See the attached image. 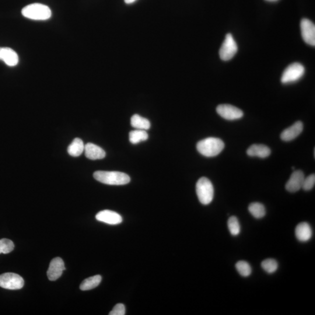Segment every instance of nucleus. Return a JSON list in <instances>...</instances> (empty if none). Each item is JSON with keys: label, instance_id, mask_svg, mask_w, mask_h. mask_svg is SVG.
<instances>
[{"label": "nucleus", "instance_id": "f8f14e48", "mask_svg": "<svg viewBox=\"0 0 315 315\" xmlns=\"http://www.w3.org/2000/svg\"><path fill=\"white\" fill-rule=\"evenodd\" d=\"M96 217L99 222L110 224V225H118L122 222V217L119 214L108 210H103L98 212Z\"/></svg>", "mask_w": 315, "mask_h": 315}, {"label": "nucleus", "instance_id": "20e7f679", "mask_svg": "<svg viewBox=\"0 0 315 315\" xmlns=\"http://www.w3.org/2000/svg\"><path fill=\"white\" fill-rule=\"evenodd\" d=\"M196 194L202 204L208 205L211 203L214 194L211 181L205 177L200 178L196 184Z\"/></svg>", "mask_w": 315, "mask_h": 315}, {"label": "nucleus", "instance_id": "f3484780", "mask_svg": "<svg viewBox=\"0 0 315 315\" xmlns=\"http://www.w3.org/2000/svg\"><path fill=\"white\" fill-rule=\"evenodd\" d=\"M271 154V150L268 146L264 144H253L247 150V154L250 156H257L265 158Z\"/></svg>", "mask_w": 315, "mask_h": 315}, {"label": "nucleus", "instance_id": "7ed1b4c3", "mask_svg": "<svg viewBox=\"0 0 315 315\" xmlns=\"http://www.w3.org/2000/svg\"><path fill=\"white\" fill-rule=\"evenodd\" d=\"M22 14L28 19L45 20L50 18L52 12L48 6L42 4L34 3L24 6L22 10Z\"/></svg>", "mask_w": 315, "mask_h": 315}, {"label": "nucleus", "instance_id": "dca6fc26", "mask_svg": "<svg viewBox=\"0 0 315 315\" xmlns=\"http://www.w3.org/2000/svg\"><path fill=\"white\" fill-rule=\"evenodd\" d=\"M295 232L298 240L303 242L310 240L312 236V230L307 222L299 224L296 227Z\"/></svg>", "mask_w": 315, "mask_h": 315}, {"label": "nucleus", "instance_id": "4468645a", "mask_svg": "<svg viewBox=\"0 0 315 315\" xmlns=\"http://www.w3.org/2000/svg\"><path fill=\"white\" fill-rule=\"evenodd\" d=\"M0 60L10 66H16L19 62L18 56L16 52L8 48H0Z\"/></svg>", "mask_w": 315, "mask_h": 315}, {"label": "nucleus", "instance_id": "423d86ee", "mask_svg": "<svg viewBox=\"0 0 315 315\" xmlns=\"http://www.w3.org/2000/svg\"><path fill=\"white\" fill-rule=\"evenodd\" d=\"M24 286L22 276L12 272H6L0 275V286L6 290H20Z\"/></svg>", "mask_w": 315, "mask_h": 315}, {"label": "nucleus", "instance_id": "4be33fe9", "mask_svg": "<svg viewBox=\"0 0 315 315\" xmlns=\"http://www.w3.org/2000/svg\"><path fill=\"white\" fill-rule=\"evenodd\" d=\"M248 212L254 218L260 219L266 215V208L260 202H252L248 206Z\"/></svg>", "mask_w": 315, "mask_h": 315}, {"label": "nucleus", "instance_id": "393cba45", "mask_svg": "<svg viewBox=\"0 0 315 315\" xmlns=\"http://www.w3.org/2000/svg\"><path fill=\"white\" fill-rule=\"evenodd\" d=\"M238 272L243 276H248L251 274L252 268L248 262L241 260L238 262L236 265Z\"/></svg>", "mask_w": 315, "mask_h": 315}, {"label": "nucleus", "instance_id": "5701e85b", "mask_svg": "<svg viewBox=\"0 0 315 315\" xmlns=\"http://www.w3.org/2000/svg\"><path fill=\"white\" fill-rule=\"evenodd\" d=\"M228 227L231 234L233 236H237L240 234V226L236 216H230L228 220Z\"/></svg>", "mask_w": 315, "mask_h": 315}, {"label": "nucleus", "instance_id": "9d476101", "mask_svg": "<svg viewBox=\"0 0 315 315\" xmlns=\"http://www.w3.org/2000/svg\"><path fill=\"white\" fill-rule=\"evenodd\" d=\"M64 262L60 258H56L51 261L47 272L48 278L50 281H56L60 278L65 270Z\"/></svg>", "mask_w": 315, "mask_h": 315}, {"label": "nucleus", "instance_id": "9b49d317", "mask_svg": "<svg viewBox=\"0 0 315 315\" xmlns=\"http://www.w3.org/2000/svg\"><path fill=\"white\" fill-rule=\"evenodd\" d=\"M304 178V174L302 170L294 171L286 184V190L290 192L300 190L302 187Z\"/></svg>", "mask_w": 315, "mask_h": 315}, {"label": "nucleus", "instance_id": "f257e3e1", "mask_svg": "<svg viewBox=\"0 0 315 315\" xmlns=\"http://www.w3.org/2000/svg\"><path fill=\"white\" fill-rule=\"evenodd\" d=\"M94 177L100 183L108 185H124L130 182L128 174L117 171H96Z\"/></svg>", "mask_w": 315, "mask_h": 315}, {"label": "nucleus", "instance_id": "412c9836", "mask_svg": "<svg viewBox=\"0 0 315 315\" xmlns=\"http://www.w3.org/2000/svg\"><path fill=\"white\" fill-rule=\"evenodd\" d=\"M148 138V134L146 130L136 129L129 133V141L132 144L146 141Z\"/></svg>", "mask_w": 315, "mask_h": 315}, {"label": "nucleus", "instance_id": "c85d7f7f", "mask_svg": "<svg viewBox=\"0 0 315 315\" xmlns=\"http://www.w3.org/2000/svg\"><path fill=\"white\" fill-rule=\"evenodd\" d=\"M124 2L128 4H130L134 3L136 2V0H124Z\"/></svg>", "mask_w": 315, "mask_h": 315}, {"label": "nucleus", "instance_id": "b1692460", "mask_svg": "<svg viewBox=\"0 0 315 315\" xmlns=\"http://www.w3.org/2000/svg\"><path fill=\"white\" fill-rule=\"evenodd\" d=\"M261 265L262 269L268 274H272V273L276 272L278 268V262L272 258L266 259L262 262Z\"/></svg>", "mask_w": 315, "mask_h": 315}, {"label": "nucleus", "instance_id": "2eb2a0df", "mask_svg": "<svg viewBox=\"0 0 315 315\" xmlns=\"http://www.w3.org/2000/svg\"><path fill=\"white\" fill-rule=\"evenodd\" d=\"M84 152L87 158L90 160H101L106 156V152L102 148L92 143H87L85 146Z\"/></svg>", "mask_w": 315, "mask_h": 315}, {"label": "nucleus", "instance_id": "aec40b11", "mask_svg": "<svg viewBox=\"0 0 315 315\" xmlns=\"http://www.w3.org/2000/svg\"><path fill=\"white\" fill-rule=\"evenodd\" d=\"M102 281V276L100 275H96L84 280L80 284V288L82 290H88L96 288L100 285Z\"/></svg>", "mask_w": 315, "mask_h": 315}, {"label": "nucleus", "instance_id": "a878e982", "mask_svg": "<svg viewBox=\"0 0 315 315\" xmlns=\"http://www.w3.org/2000/svg\"><path fill=\"white\" fill-rule=\"evenodd\" d=\"M14 248V244L13 242L4 238L0 240V254H8L12 252Z\"/></svg>", "mask_w": 315, "mask_h": 315}, {"label": "nucleus", "instance_id": "cd10ccee", "mask_svg": "<svg viewBox=\"0 0 315 315\" xmlns=\"http://www.w3.org/2000/svg\"><path fill=\"white\" fill-rule=\"evenodd\" d=\"M110 315H124L126 314L125 306L122 304H116L114 309L108 314Z\"/></svg>", "mask_w": 315, "mask_h": 315}, {"label": "nucleus", "instance_id": "39448f33", "mask_svg": "<svg viewBox=\"0 0 315 315\" xmlns=\"http://www.w3.org/2000/svg\"><path fill=\"white\" fill-rule=\"evenodd\" d=\"M304 68L299 62H294L287 66L284 71L281 78L282 84L295 82L302 78L304 75Z\"/></svg>", "mask_w": 315, "mask_h": 315}, {"label": "nucleus", "instance_id": "f03ea898", "mask_svg": "<svg viewBox=\"0 0 315 315\" xmlns=\"http://www.w3.org/2000/svg\"><path fill=\"white\" fill-rule=\"evenodd\" d=\"M225 144L222 140L209 138L201 140L197 144L196 148L200 154L206 157L218 156L224 148Z\"/></svg>", "mask_w": 315, "mask_h": 315}, {"label": "nucleus", "instance_id": "0eeeda50", "mask_svg": "<svg viewBox=\"0 0 315 315\" xmlns=\"http://www.w3.org/2000/svg\"><path fill=\"white\" fill-rule=\"evenodd\" d=\"M238 52V46L232 35L230 34L226 35L225 40L220 49V59L224 61H228L232 59Z\"/></svg>", "mask_w": 315, "mask_h": 315}, {"label": "nucleus", "instance_id": "bb28decb", "mask_svg": "<svg viewBox=\"0 0 315 315\" xmlns=\"http://www.w3.org/2000/svg\"><path fill=\"white\" fill-rule=\"evenodd\" d=\"M315 184V175L312 174L307 178H304L302 188L304 190L309 191L314 187Z\"/></svg>", "mask_w": 315, "mask_h": 315}, {"label": "nucleus", "instance_id": "c756f323", "mask_svg": "<svg viewBox=\"0 0 315 315\" xmlns=\"http://www.w3.org/2000/svg\"><path fill=\"white\" fill-rule=\"evenodd\" d=\"M266 1L269 2H275L278 1V0H266Z\"/></svg>", "mask_w": 315, "mask_h": 315}, {"label": "nucleus", "instance_id": "ddd939ff", "mask_svg": "<svg viewBox=\"0 0 315 315\" xmlns=\"http://www.w3.org/2000/svg\"><path fill=\"white\" fill-rule=\"evenodd\" d=\"M304 129V124L302 122L298 121L290 128L284 130L281 134V138L284 142H290L297 138Z\"/></svg>", "mask_w": 315, "mask_h": 315}, {"label": "nucleus", "instance_id": "6e6552de", "mask_svg": "<svg viewBox=\"0 0 315 315\" xmlns=\"http://www.w3.org/2000/svg\"><path fill=\"white\" fill-rule=\"evenodd\" d=\"M216 112L220 117L228 120H237L243 117V112L232 105L223 104L218 105Z\"/></svg>", "mask_w": 315, "mask_h": 315}, {"label": "nucleus", "instance_id": "a211bd4d", "mask_svg": "<svg viewBox=\"0 0 315 315\" xmlns=\"http://www.w3.org/2000/svg\"><path fill=\"white\" fill-rule=\"evenodd\" d=\"M85 145L82 139L76 138L73 140L68 148V152L70 156L74 157L79 156L84 152Z\"/></svg>", "mask_w": 315, "mask_h": 315}, {"label": "nucleus", "instance_id": "6ab92c4d", "mask_svg": "<svg viewBox=\"0 0 315 315\" xmlns=\"http://www.w3.org/2000/svg\"><path fill=\"white\" fill-rule=\"evenodd\" d=\"M131 125L132 128L138 130H146L150 127V124L148 119L142 118L138 114H134L131 118Z\"/></svg>", "mask_w": 315, "mask_h": 315}, {"label": "nucleus", "instance_id": "1a4fd4ad", "mask_svg": "<svg viewBox=\"0 0 315 315\" xmlns=\"http://www.w3.org/2000/svg\"><path fill=\"white\" fill-rule=\"evenodd\" d=\"M301 34L303 40L308 44L315 46V26L311 20L304 18L300 22Z\"/></svg>", "mask_w": 315, "mask_h": 315}]
</instances>
